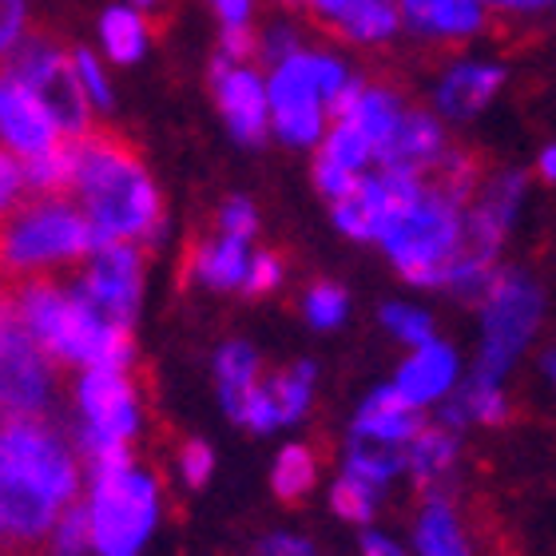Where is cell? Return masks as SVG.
I'll return each instance as SVG.
<instances>
[{
    "label": "cell",
    "instance_id": "6",
    "mask_svg": "<svg viewBox=\"0 0 556 556\" xmlns=\"http://www.w3.org/2000/svg\"><path fill=\"white\" fill-rule=\"evenodd\" d=\"M100 247V235L72 195H28L0 219V267L16 278L72 275Z\"/></svg>",
    "mask_w": 556,
    "mask_h": 556
},
{
    "label": "cell",
    "instance_id": "49",
    "mask_svg": "<svg viewBox=\"0 0 556 556\" xmlns=\"http://www.w3.org/2000/svg\"><path fill=\"white\" fill-rule=\"evenodd\" d=\"M493 16H501V21H529V16H541V12H548L545 0H481Z\"/></svg>",
    "mask_w": 556,
    "mask_h": 556
},
{
    "label": "cell",
    "instance_id": "7",
    "mask_svg": "<svg viewBox=\"0 0 556 556\" xmlns=\"http://www.w3.org/2000/svg\"><path fill=\"white\" fill-rule=\"evenodd\" d=\"M64 421L80 445L84 462L136 450L148 433V402L136 370H76L68 374Z\"/></svg>",
    "mask_w": 556,
    "mask_h": 556
},
{
    "label": "cell",
    "instance_id": "9",
    "mask_svg": "<svg viewBox=\"0 0 556 556\" xmlns=\"http://www.w3.org/2000/svg\"><path fill=\"white\" fill-rule=\"evenodd\" d=\"M52 354L12 318H0V414L4 417H56L64 414V378Z\"/></svg>",
    "mask_w": 556,
    "mask_h": 556
},
{
    "label": "cell",
    "instance_id": "33",
    "mask_svg": "<svg viewBox=\"0 0 556 556\" xmlns=\"http://www.w3.org/2000/svg\"><path fill=\"white\" fill-rule=\"evenodd\" d=\"M267 485L275 493V501H282V505H302L314 489L323 485V453L302 438L282 441L275 457H270Z\"/></svg>",
    "mask_w": 556,
    "mask_h": 556
},
{
    "label": "cell",
    "instance_id": "30",
    "mask_svg": "<svg viewBox=\"0 0 556 556\" xmlns=\"http://www.w3.org/2000/svg\"><path fill=\"white\" fill-rule=\"evenodd\" d=\"M433 417H441L445 426L473 433V429H497L513 417V394L509 382H493L485 374H465L462 390L445 402Z\"/></svg>",
    "mask_w": 556,
    "mask_h": 556
},
{
    "label": "cell",
    "instance_id": "29",
    "mask_svg": "<svg viewBox=\"0 0 556 556\" xmlns=\"http://www.w3.org/2000/svg\"><path fill=\"white\" fill-rule=\"evenodd\" d=\"M151 45H155L151 12L136 9L128 0H116V4H108L96 16V48H100V56L112 68H136V64H143L151 56Z\"/></svg>",
    "mask_w": 556,
    "mask_h": 556
},
{
    "label": "cell",
    "instance_id": "5",
    "mask_svg": "<svg viewBox=\"0 0 556 556\" xmlns=\"http://www.w3.org/2000/svg\"><path fill=\"white\" fill-rule=\"evenodd\" d=\"M465 199L429 179L426 191L390 219L378 251L409 290L445 294L453 267L465 255Z\"/></svg>",
    "mask_w": 556,
    "mask_h": 556
},
{
    "label": "cell",
    "instance_id": "42",
    "mask_svg": "<svg viewBox=\"0 0 556 556\" xmlns=\"http://www.w3.org/2000/svg\"><path fill=\"white\" fill-rule=\"evenodd\" d=\"M211 231L243 239V243H258V235H263V211H258L255 199L243 195V191L223 195L215 215H211Z\"/></svg>",
    "mask_w": 556,
    "mask_h": 556
},
{
    "label": "cell",
    "instance_id": "39",
    "mask_svg": "<svg viewBox=\"0 0 556 556\" xmlns=\"http://www.w3.org/2000/svg\"><path fill=\"white\" fill-rule=\"evenodd\" d=\"M215 469H219V457L207 438H184L172 450V481L184 493H203L215 481Z\"/></svg>",
    "mask_w": 556,
    "mask_h": 556
},
{
    "label": "cell",
    "instance_id": "19",
    "mask_svg": "<svg viewBox=\"0 0 556 556\" xmlns=\"http://www.w3.org/2000/svg\"><path fill=\"white\" fill-rule=\"evenodd\" d=\"M68 143L56 112L16 76L0 72V151L16 160H36L45 151Z\"/></svg>",
    "mask_w": 556,
    "mask_h": 556
},
{
    "label": "cell",
    "instance_id": "18",
    "mask_svg": "<svg viewBox=\"0 0 556 556\" xmlns=\"http://www.w3.org/2000/svg\"><path fill=\"white\" fill-rule=\"evenodd\" d=\"M306 16L346 52H378L406 36L402 0H318Z\"/></svg>",
    "mask_w": 556,
    "mask_h": 556
},
{
    "label": "cell",
    "instance_id": "2",
    "mask_svg": "<svg viewBox=\"0 0 556 556\" xmlns=\"http://www.w3.org/2000/svg\"><path fill=\"white\" fill-rule=\"evenodd\" d=\"M0 318H12L24 334H33L68 374L139 366L136 330L92 306L72 275L9 282L0 299Z\"/></svg>",
    "mask_w": 556,
    "mask_h": 556
},
{
    "label": "cell",
    "instance_id": "50",
    "mask_svg": "<svg viewBox=\"0 0 556 556\" xmlns=\"http://www.w3.org/2000/svg\"><path fill=\"white\" fill-rule=\"evenodd\" d=\"M533 179L545 187H556V139H548V143H541V151L533 155Z\"/></svg>",
    "mask_w": 556,
    "mask_h": 556
},
{
    "label": "cell",
    "instance_id": "54",
    "mask_svg": "<svg viewBox=\"0 0 556 556\" xmlns=\"http://www.w3.org/2000/svg\"><path fill=\"white\" fill-rule=\"evenodd\" d=\"M545 4H548V9H556V0H545Z\"/></svg>",
    "mask_w": 556,
    "mask_h": 556
},
{
    "label": "cell",
    "instance_id": "31",
    "mask_svg": "<svg viewBox=\"0 0 556 556\" xmlns=\"http://www.w3.org/2000/svg\"><path fill=\"white\" fill-rule=\"evenodd\" d=\"M390 493L394 489L378 485L370 477H358L350 473V469H334L330 485H326V509H330V517L338 525H346V529L358 533V529H370V525L382 521Z\"/></svg>",
    "mask_w": 556,
    "mask_h": 556
},
{
    "label": "cell",
    "instance_id": "17",
    "mask_svg": "<svg viewBox=\"0 0 556 556\" xmlns=\"http://www.w3.org/2000/svg\"><path fill=\"white\" fill-rule=\"evenodd\" d=\"M465 374H469V358L457 350V342L438 334L433 342H426V346L406 350V354L397 358L390 382L397 386V394L406 397L409 406L433 417L457 390H462Z\"/></svg>",
    "mask_w": 556,
    "mask_h": 556
},
{
    "label": "cell",
    "instance_id": "20",
    "mask_svg": "<svg viewBox=\"0 0 556 556\" xmlns=\"http://www.w3.org/2000/svg\"><path fill=\"white\" fill-rule=\"evenodd\" d=\"M406 541L414 556H481L477 529L453 493H421L409 509Z\"/></svg>",
    "mask_w": 556,
    "mask_h": 556
},
{
    "label": "cell",
    "instance_id": "23",
    "mask_svg": "<svg viewBox=\"0 0 556 556\" xmlns=\"http://www.w3.org/2000/svg\"><path fill=\"white\" fill-rule=\"evenodd\" d=\"M374 167H378V148L350 119H334L330 131L323 136V143L311 151V184L326 203L346 195L350 187L358 184L362 175H370Z\"/></svg>",
    "mask_w": 556,
    "mask_h": 556
},
{
    "label": "cell",
    "instance_id": "28",
    "mask_svg": "<svg viewBox=\"0 0 556 556\" xmlns=\"http://www.w3.org/2000/svg\"><path fill=\"white\" fill-rule=\"evenodd\" d=\"M263 378H267V362L251 338H223L219 346L211 350V390L231 421L247 397L263 386Z\"/></svg>",
    "mask_w": 556,
    "mask_h": 556
},
{
    "label": "cell",
    "instance_id": "32",
    "mask_svg": "<svg viewBox=\"0 0 556 556\" xmlns=\"http://www.w3.org/2000/svg\"><path fill=\"white\" fill-rule=\"evenodd\" d=\"M318 382H323V370H318L314 358H290L287 366H275V370L267 374V390H270V402H275L282 433H287V429H299L302 421L314 414Z\"/></svg>",
    "mask_w": 556,
    "mask_h": 556
},
{
    "label": "cell",
    "instance_id": "15",
    "mask_svg": "<svg viewBox=\"0 0 556 556\" xmlns=\"http://www.w3.org/2000/svg\"><path fill=\"white\" fill-rule=\"evenodd\" d=\"M72 282L108 318L136 330L148 294V251L136 243H100L72 270Z\"/></svg>",
    "mask_w": 556,
    "mask_h": 556
},
{
    "label": "cell",
    "instance_id": "3",
    "mask_svg": "<svg viewBox=\"0 0 556 556\" xmlns=\"http://www.w3.org/2000/svg\"><path fill=\"white\" fill-rule=\"evenodd\" d=\"M68 195L80 203L100 243H136L151 255L172 239L160 179L128 139L112 131L96 128L92 136L76 139V175Z\"/></svg>",
    "mask_w": 556,
    "mask_h": 556
},
{
    "label": "cell",
    "instance_id": "45",
    "mask_svg": "<svg viewBox=\"0 0 556 556\" xmlns=\"http://www.w3.org/2000/svg\"><path fill=\"white\" fill-rule=\"evenodd\" d=\"M255 556H326L323 545L314 536L299 533V529H275L258 541Z\"/></svg>",
    "mask_w": 556,
    "mask_h": 556
},
{
    "label": "cell",
    "instance_id": "12",
    "mask_svg": "<svg viewBox=\"0 0 556 556\" xmlns=\"http://www.w3.org/2000/svg\"><path fill=\"white\" fill-rule=\"evenodd\" d=\"M529 184H533V172L525 167H485L465 207V258L505 267V247L529 203Z\"/></svg>",
    "mask_w": 556,
    "mask_h": 556
},
{
    "label": "cell",
    "instance_id": "1",
    "mask_svg": "<svg viewBox=\"0 0 556 556\" xmlns=\"http://www.w3.org/2000/svg\"><path fill=\"white\" fill-rule=\"evenodd\" d=\"M80 445L64 417L0 421V541L4 553L36 556L60 513L84 497Z\"/></svg>",
    "mask_w": 556,
    "mask_h": 556
},
{
    "label": "cell",
    "instance_id": "53",
    "mask_svg": "<svg viewBox=\"0 0 556 556\" xmlns=\"http://www.w3.org/2000/svg\"><path fill=\"white\" fill-rule=\"evenodd\" d=\"M128 4H136V9H143V12H160L167 0H128Z\"/></svg>",
    "mask_w": 556,
    "mask_h": 556
},
{
    "label": "cell",
    "instance_id": "41",
    "mask_svg": "<svg viewBox=\"0 0 556 556\" xmlns=\"http://www.w3.org/2000/svg\"><path fill=\"white\" fill-rule=\"evenodd\" d=\"M306 45H311V36L302 33V24L294 21V12H282L275 21L258 24V64H263V68H275L282 60L299 56Z\"/></svg>",
    "mask_w": 556,
    "mask_h": 556
},
{
    "label": "cell",
    "instance_id": "35",
    "mask_svg": "<svg viewBox=\"0 0 556 556\" xmlns=\"http://www.w3.org/2000/svg\"><path fill=\"white\" fill-rule=\"evenodd\" d=\"M350 314H354V299H350V290L342 282H334V278H314V282L302 287L299 318L314 334H338L350 323Z\"/></svg>",
    "mask_w": 556,
    "mask_h": 556
},
{
    "label": "cell",
    "instance_id": "37",
    "mask_svg": "<svg viewBox=\"0 0 556 556\" xmlns=\"http://www.w3.org/2000/svg\"><path fill=\"white\" fill-rule=\"evenodd\" d=\"M72 72H76V88L88 100L96 119H108L116 112V76L112 64L100 56L96 45H72Z\"/></svg>",
    "mask_w": 556,
    "mask_h": 556
},
{
    "label": "cell",
    "instance_id": "48",
    "mask_svg": "<svg viewBox=\"0 0 556 556\" xmlns=\"http://www.w3.org/2000/svg\"><path fill=\"white\" fill-rule=\"evenodd\" d=\"M207 9L219 28H255L258 0H207Z\"/></svg>",
    "mask_w": 556,
    "mask_h": 556
},
{
    "label": "cell",
    "instance_id": "52",
    "mask_svg": "<svg viewBox=\"0 0 556 556\" xmlns=\"http://www.w3.org/2000/svg\"><path fill=\"white\" fill-rule=\"evenodd\" d=\"M275 4L282 12H294V16H299V12H311L314 4H318V0H275Z\"/></svg>",
    "mask_w": 556,
    "mask_h": 556
},
{
    "label": "cell",
    "instance_id": "25",
    "mask_svg": "<svg viewBox=\"0 0 556 556\" xmlns=\"http://www.w3.org/2000/svg\"><path fill=\"white\" fill-rule=\"evenodd\" d=\"M453 148H457V139H453L450 124L429 104H414L402 119V128L394 131V139L386 143L378 167H397V172H414L429 179Z\"/></svg>",
    "mask_w": 556,
    "mask_h": 556
},
{
    "label": "cell",
    "instance_id": "51",
    "mask_svg": "<svg viewBox=\"0 0 556 556\" xmlns=\"http://www.w3.org/2000/svg\"><path fill=\"white\" fill-rule=\"evenodd\" d=\"M536 374H541V382H545L548 390L556 394V342L536 354Z\"/></svg>",
    "mask_w": 556,
    "mask_h": 556
},
{
    "label": "cell",
    "instance_id": "34",
    "mask_svg": "<svg viewBox=\"0 0 556 556\" xmlns=\"http://www.w3.org/2000/svg\"><path fill=\"white\" fill-rule=\"evenodd\" d=\"M378 330H382L402 354L426 346V342H433V338L441 334L438 314L429 311L421 299H386L382 306H378Z\"/></svg>",
    "mask_w": 556,
    "mask_h": 556
},
{
    "label": "cell",
    "instance_id": "36",
    "mask_svg": "<svg viewBox=\"0 0 556 556\" xmlns=\"http://www.w3.org/2000/svg\"><path fill=\"white\" fill-rule=\"evenodd\" d=\"M338 469L370 477V481H378V485H386V489H394L397 481H406V473H402V450L382 445V441L354 438V433H346L342 445H338Z\"/></svg>",
    "mask_w": 556,
    "mask_h": 556
},
{
    "label": "cell",
    "instance_id": "16",
    "mask_svg": "<svg viewBox=\"0 0 556 556\" xmlns=\"http://www.w3.org/2000/svg\"><path fill=\"white\" fill-rule=\"evenodd\" d=\"M505 88H509V64L505 60L485 56V52H465L462 48L429 80L426 104L457 131L485 116Z\"/></svg>",
    "mask_w": 556,
    "mask_h": 556
},
{
    "label": "cell",
    "instance_id": "13",
    "mask_svg": "<svg viewBox=\"0 0 556 556\" xmlns=\"http://www.w3.org/2000/svg\"><path fill=\"white\" fill-rule=\"evenodd\" d=\"M207 96L235 148L258 151L270 143V92L267 68L258 60H227L211 52Z\"/></svg>",
    "mask_w": 556,
    "mask_h": 556
},
{
    "label": "cell",
    "instance_id": "38",
    "mask_svg": "<svg viewBox=\"0 0 556 556\" xmlns=\"http://www.w3.org/2000/svg\"><path fill=\"white\" fill-rule=\"evenodd\" d=\"M24 175H28L33 195H68L72 175H76V139L36 155V160H24Z\"/></svg>",
    "mask_w": 556,
    "mask_h": 556
},
{
    "label": "cell",
    "instance_id": "26",
    "mask_svg": "<svg viewBox=\"0 0 556 556\" xmlns=\"http://www.w3.org/2000/svg\"><path fill=\"white\" fill-rule=\"evenodd\" d=\"M426 417L429 414L414 409L406 397L397 394L394 382H378L358 397L346 433L366 441H382V445H394V450H406V441L426 426Z\"/></svg>",
    "mask_w": 556,
    "mask_h": 556
},
{
    "label": "cell",
    "instance_id": "27",
    "mask_svg": "<svg viewBox=\"0 0 556 556\" xmlns=\"http://www.w3.org/2000/svg\"><path fill=\"white\" fill-rule=\"evenodd\" d=\"M414 108V100H409L397 84L390 80H370V76H362L358 84H354V92L338 104L334 119H350V124H358L366 136L374 139V148H378V160H382L386 143L394 139V131L402 128V119H406V112Z\"/></svg>",
    "mask_w": 556,
    "mask_h": 556
},
{
    "label": "cell",
    "instance_id": "8",
    "mask_svg": "<svg viewBox=\"0 0 556 556\" xmlns=\"http://www.w3.org/2000/svg\"><path fill=\"white\" fill-rule=\"evenodd\" d=\"M545 326V287L525 267L505 263L497 282L477 306V346L469 370L493 382H509L513 370L529 358Z\"/></svg>",
    "mask_w": 556,
    "mask_h": 556
},
{
    "label": "cell",
    "instance_id": "46",
    "mask_svg": "<svg viewBox=\"0 0 556 556\" xmlns=\"http://www.w3.org/2000/svg\"><path fill=\"white\" fill-rule=\"evenodd\" d=\"M354 556H414L406 536L390 533L386 525H370L354 533Z\"/></svg>",
    "mask_w": 556,
    "mask_h": 556
},
{
    "label": "cell",
    "instance_id": "55",
    "mask_svg": "<svg viewBox=\"0 0 556 556\" xmlns=\"http://www.w3.org/2000/svg\"><path fill=\"white\" fill-rule=\"evenodd\" d=\"M4 556H24V553H4Z\"/></svg>",
    "mask_w": 556,
    "mask_h": 556
},
{
    "label": "cell",
    "instance_id": "40",
    "mask_svg": "<svg viewBox=\"0 0 556 556\" xmlns=\"http://www.w3.org/2000/svg\"><path fill=\"white\" fill-rule=\"evenodd\" d=\"M36 556H96L92 521H88L80 501L60 513V521L52 525V533L45 536V545Z\"/></svg>",
    "mask_w": 556,
    "mask_h": 556
},
{
    "label": "cell",
    "instance_id": "43",
    "mask_svg": "<svg viewBox=\"0 0 556 556\" xmlns=\"http://www.w3.org/2000/svg\"><path fill=\"white\" fill-rule=\"evenodd\" d=\"M287 278H290L287 258L278 255L275 247H255L251 270H247V282H243V299H251V302L275 299L278 290L287 287Z\"/></svg>",
    "mask_w": 556,
    "mask_h": 556
},
{
    "label": "cell",
    "instance_id": "22",
    "mask_svg": "<svg viewBox=\"0 0 556 556\" xmlns=\"http://www.w3.org/2000/svg\"><path fill=\"white\" fill-rule=\"evenodd\" d=\"M465 465V433L445 426L441 417H426V426L402 450V473L406 485L421 493H453Z\"/></svg>",
    "mask_w": 556,
    "mask_h": 556
},
{
    "label": "cell",
    "instance_id": "44",
    "mask_svg": "<svg viewBox=\"0 0 556 556\" xmlns=\"http://www.w3.org/2000/svg\"><path fill=\"white\" fill-rule=\"evenodd\" d=\"M33 33L36 28L28 0H0V56H9L12 48L24 45Z\"/></svg>",
    "mask_w": 556,
    "mask_h": 556
},
{
    "label": "cell",
    "instance_id": "4",
    "mask_svg": "<svg viewBox=\"0 0 556 556\" xmlns=\"http://www.w3.org/2000/svg\"><path fill=\"white\" fill-rule=\"evenodd\" d=\"M80 505L92 521L96 556H143L167 517V485L136 450L108 453L88 462Z\"/></svg>",
    "mask_w": 556,
    "mask_h": 556
},
{
    "label": "cell",
    "instance_id": "14",
    "mask_svg": "<svg viewBox=\"0 0 556 556\" xmlns=\"http://www.w3.org/2000/svg\"><path fill=\"white\" fill-rule=\"evenodd\" d=\"M426 175L397 172V167H374L370 175H362L358 184L350 187L346 195H338L326 203L330 211V227H334L346 243L358 247H378L386 227L397 211L406 207L409 199L426 191Z\"/></svg>",
    "mask_w": 556,
    "mask_h": 556
},
{
    "label": "cell",
    "instance_id": "11",
    "mask_svg": "<svg viewBox=\"0 0 556 556\" xmlns=\"http://www.w3.org/2000/svg\"><path fill=\"white\" fill-rule=\"evenodd\" d=\"M306 48H302L299 56L267 68V92H270V143L311 155L323 143L326 131H330V124H334V108L326 104L323 88L314 80L311 64H306Z\"/></svg>",
    "mask_w": 556,
    "mask_h": 556
},
{
    "label": "cell",
    "instance_id": "47",
    "mask_svg": "<svg viewBox=\"0 0 556 556\" xmlns=\"http://www.w3.org/2000/svg\"><path fill=\"white\" fill-rule=\"evenodd\" d=\"M33 195L28 191V175H24V160L0 151V211L9 215L12 207H21L24 199Z\"/></svg>",
    "mask_w": 556,
    "mask_h": 556
},
{
    "label": "cell",
    "instance_id": "21",
    "mask_svg": "<svg viewBox=\"0 0 556 556\" xmlns=\"http://www.w3.org/2000/svg\"><path fill=\"white\" fill-rule=\"evenodd\" d=\"M493 12L481 0H402L406 40L426 48H469L493 28Z\"/></svg>",
    "mask_w": 556,
    "mask_h": 556
},
{
    "label": "cell",
    "instance_id": "24",
    "mask_svg": "<svg viewBox=\"0 0 556 556\" xmlns=\"http://www.w3.org/2000/svg\"><path fill=\"white\" fill-rule=\"evenodd\" d=\"M251 255H255V243H243V239H231V235H219V231L203 235L187 251V263H184L187 287H195L199 294H211V299H231V294L243 299Z\"/></svg>",
    "mask_w": 556,
    "mask_h": 556
},
{
    "label": "cell",
    "instance_id": "10",
    "mask_svg": "<svg viewBox=\"0 0 556 556\" xmlns=\"http://www.w3.org/2000/svg\"><path fill=\"white\" fill-rule=\"evenodd\" d=\"M4 72L28 84L52 112H56L60 128L68 139H84L96 131V116L88 100L76 88V72H72V45H60L56 36L33 33L24 45H16L4 56Z\"/></svg>",
    "mask_w": 556,
    "mask_h": 556
}]
</instances>
